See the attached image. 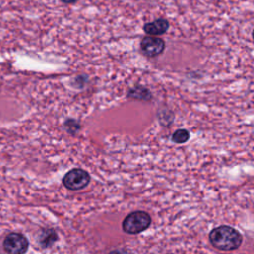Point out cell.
<instances>
[{"label":"cell","instance_id":"cell-8","mask_svg":"<svg viewBox=\"0 0 254 254\" xmlns=\"http://www.w3.org/2000/svg\"><path fill=\"white\" fill-rule=\"evenodd\" d=\"M190 139V133L188 130L186 129H178L172 136V140L175 143L178 144H182V143H186L188 140Z\"/></svg>","mask_w":254,"mask_h":254},{"label":"cell","instance_id":"cell-1","mask_svg":"<svg viewBox=\"0 0 254 254\" xmlns=\"http://www.w3.org/2000/svg\"><path fill=\"white\" fill-rule=\"evenodd\" d=\"M242 235L233 227L221 225L212 229L209 233L211 245L221 251H232L242 244Z\"/></svg>","mask_w":254,"mask_h":254},{"label":"cell","instance_id":"cell-9","mask_svg":"<svg viewBox=\"0 0 254 254\" xmlns=\"http://www.w3.org/2000/svg\"><path fill=\"white\" fill-rule=\"evenodd\" d=\"M62 2H64V3H65V4H73V3H75L77 0H61Z\"/></svg>","mask_w":254,"mask_h":254},{"label":"cell","instance_id":"cell-5","mask_svg":"<svg viewBox=\"0 0 254 254\" xmlns=\"http://www.w3.org/2000/svg\"><path fill=\"white\" fill-rule=\"evenodd\" d=\"M142 52L151 58L161 55L165 50V42L159 37L147 36L143 38L140 44Z\"/></svg>","mask_w":254,"mask_h":254},{"label":"cell","instance_id":"cell-6","mask_svg":"<svg viewBox=\"0 0 254 254\" xmlns=\"http://www.w3.org/2000/svg\"><path fill=\"white\" fill-rule=\"evenodd\" d=\"M169 28V22L166 19L160 18L154 22H150L144 25V32L150 36H160L167 32Z\"/></svg>","mask_w":254,"mask_h":254},{"label":"cell","instance_id":"cell-2","mask_svg":"<svg viewBox=\"0 0 254 254\" xmlns=\"http://www.w3.org/2000/svg\"><path fill=\"white\" fill-rule=\"evenodd\" d=\"M151 216L146 211L137 210L129 213L122 222V229L128 234H138L151 225Z\"/></svg>","mask_w":254,"mask_h":254},{"label":"cell","instance_id":"cell-3","mask_svg":"<svg viewBox=\"0 0 254 254\" xmlns=\"http://www.w3.org/2000/svg\"><path fill=\"white\" fill-rule=\"evenodd\" d=\"M90 182L89 174L79 168L68 171L63 178V185L70 190H79L84 189Z\"/></svg>","mask_w":254,"mask_h":254},{"label":"cell","instance_id":"cell-7","mask_svg":"<svg viewBox=\"0 0 254 254\" xmlns=\"http://www.w3.org/2000/svg\"><path fill=\"white\" fill-rule=\"evenodd\" d=\"M57 238L58 236L54 229H45L40 235V243L43 247H50Z\"/></svg>","mask_w":254,"mask_h":254},{"label":"cell","instance_id":"cell-4","mask_svg":"<svg viewBox=\"0 0 254 254\" xmlns=\"http://www.w3.org/2000/svg\"><path fill=\"white\" fill-rule=\"evenodd\" d=\"M3 249L7 253L22 254L28 250L29 242L27 238L18 232L9 233L3 241Z\"/></svg>","mask_w":254,"mask_h":254}]
</instances>
